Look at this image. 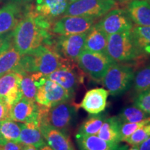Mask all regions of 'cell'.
I'll list each match as a JSON object with an SVG mask.
<instances>
[{
  "label": "cell",
  "instance_id": "obj_33",
  "mask_svg": "<svg viewBox=\"0 0 150 150\" xmlns=\"http://www.w3.org/2000/svg\"><path fill=\"white\" fill-rule=\"evenodd\" d=\"M135 105L143 111L150 114V89L139 93L135 99Z\"/></svg>",
  "mask_w": 150,
  "mask_h": 150
},
{
  "label": "cell",
  "instance_id": "obj_39",
  "mask_svg": "<svg viewBox=\"0 0 150 150\" xmlns=\"http://www.w3.org/2000/svg\"><path fill=\"white\" fill-rule=\"evenodd\" d=\"M1 121H0V129H1ZM7 142L8 141H7V140L2 136V135L1 134V131H0V146L5 145Z\"/></svg>",
  "mask_w": 150,
  "mask_h": 150
},
{
  "label": "cell",
  "instance_id": "obj_32",
  "mask_svg": "<svg viewBox=\"0 0 150 150\" xmlns=\"http://www.w3.org/2000/svg\"><path fill=\"white\" fill-rule=\"evenodd\" d=\"M149 122L150 116L149 117L143 120L138 122L122 123L120 127V142H124L133 133L138 130V129H140V127Z\"/></svg>",
  "mask_w": 150,
  "mask_h": 150
},
{
  "label": "cell",
  "instance_id": "obj_44",
  "mask_svg": "<svg viewBox=\"0 0 150 150\" xmlns=\"http://www.w3.org/2000/svg\"><path fill=\"white\" fill-rule=\"evenodd\" d=\"M146 1H148V2H149V3L150 4V0H146Z\"/></svg>",
  "mask_w": 150,
  "mask_h": 150
},
{
  "label": "cell",
  "instance_id": "obj_37",
  "mask_svg": "<svg viewBox=\"0 0 150 150\" xmlns=\"http://www.w3.org/2000/svg\"><path fill=\"white\" fill-rule=\"evenodd\" d=\"M33 0H1V1L4 4L6 3H16L20 5H24L25 4L30 3Z\"/></svg>",
  "mask_w": 150,
  "mask_h": 150
},
{
  "label": "cell",
  "instance_id": "obj_42",
  "mask_svg": "<svg viewBox=\"0 0 150 150\" xmlns=\"http://www.w3.org/2000/svg\"><path fill=\"white\" fill-rule=\"evenodd\" d=\"M128 150H139V146L138 145H133Z\"/></svg>",
  "mask_w": 150,
  "mask_h": 150
},
{
  "label": "cell",
  "instance_id": "obj_8",
  "mask_svg": "<svg viewBox=\"0 0 150 150\" xmlns=\"http://www.w3.org/2000/svg\"><path fill=\"white\" fill-rule=\"evenodd\" d=\"M116 4L115 0H76L68 3L64 16H83L97 20Z\"/></svg>",
  "mask_w": 150,
  "mask_h": 150
},
{
  "label": "cell",
  "instance_id": "obj_28",
  "mask_svg": "<svg viewBox=\"0 0 150 150\" xmlns=\"http://www.w3.org/2000/svg\"><path fill=\"white\" fill-rule=\"evenodd\" d=\"M1 134L7 141L20 142L21 126L20 122L13 121L11 120H6L1 121Z\"/></svg>",
  "mask_w": 150,
  "mask_h": 150
},
{
  "label": "cell",
  "instance_id": "obj_14",
  "mask_svg": "<svg viewBox=\"0 0 150 150\" xmlns=\"http://www.w3.org/2000/svg\"><path fill=\"white\" fill-rule=\"evenodd\" d=\"M38 104L22 97L11 106L9 120L20 123L35 122L38 125Z\"/></svg>",
  "mask_w": 150,
  "mask_h": 150
},
{
  "label": "cell",
  "instance_id": "obj_34",
  "mask_svg": "<svg viewBox=\"0 0 150 150\" xmlns=\"http://www.w3.org/2000/svg\"><path fill=\"white\" fill-rule=\"evenodd\" d=\"M13 45V31L0 35V55Z\"/></svg>",
  "mask_w": 150,
  "mask_h": 150
},
{
  "label": "cell",
  "instance_id": "obj_16",
  "mask_svg": "<svg viewBox=\"0 0 150 150\" xmlns=\"http://www.w3.org/2000/svg\"><path fill=\"white\" fill-rule=\"evenodd\" d=\"M108 92L102 88H93L86 92L80 106L91 115H97L106 107Z\"/></svg>",
  "mask_w": 150,
  "mask_h": 150
},
{
  "label": "cell",
  "instance_id": "obj_29",
  "mask_svg": "<svg viewBox=\"0 0 150 150\" xmlns=\"http://www.w3.org/2000/svg\"><path fill=\"white\" fill-rule=\"evenodd\" d=\"M149 116L150 114L147 113L136 106H134L124 108L117 117L122 123H133L143 120Z\"/></svg>",
  "mask_w": 150,
  "mask_h": 150
},
{
  "label": "cell",
  "instance_id": "obj_2",
  "mask_svg": "<svg viewBox=\"0 0 150 150\" xmlns=\"http://www.w3.org/2000/svg\"><path fill=\"white\" fill-rule=\"evenodd\" d=\"M66 61L51 46L42 45L22 56L18 72L22 75L32 73L47 75L57 70Z\"/></svg>",
  "mask_w": 150,
  "mask_h": 150
},
{
  "label": "cell",
  "instance_id": "obj_35",
  "mask_svg": "<svg viewBox=\"0 0 150 150\" xmlns=\"http://www.w3.org/2000/svg\"><path fill=\"white\" fill-rule=\"evenodd\" d=\"M10 110L11 106L4 100L0 98V121L9 120Z\"/></svg>",
  "mask_w": 150,
  "mask_h": 150
},
{
  "label": "cell",
  "instance_id": "obj_10",
  "mask_svg": "<svg viewBox=\"0 0 150 150\" xmlns=\"http://www.w3.org/2000/svg\"><path fill=\"white\" fill-rule=\"evenodd\" d=\"M132 21L127 11L123 8H114L108 11L95 24L106 35L129 31L134 27Z\"/></svg>",
  "mask_w": 150,
  "mask_h": 150
},
{
  "label": "cell",
  "instance_id": "obj_12",
  "mask_svg": "<svg viewBox=\"0 0 150 150\" xmlns=\"http://www.w3.org/2000/svg\"><path fill=\"white\" fill-rule=\"evenodd\" d=\"M71 63L66 61L51 74L45 75V77L56 82L73 96L74 92L83 81V77L79 71L76 70Z\"/></svg>",
  "mask_w": 150,
  "mask_h": 150
},
{
  "label": "cell",
  "instance_id": "obj_27",
  "mask_svg": "<svg viewBox=\"0 0 150 150\" xmlns=\"http://www.w3.org/2000/svg\"><path fill=\"white\" fill-rule=\"evenodd\" d=\"M105 119L106 118L104 115H93L88 118L81 125L77 134L97 135Z\"/></svg>",
  "mask_w": 150,
  "mask_h": 150
},
{
  "label": "cell",
  "instance_id": "obj_41",
  "mask_svg": "<svg viewBox=\"0 0 150 150\" xmlns=\"http://www.w3.org/2000/svg\"><path fill=\"white\" fill-rule=\"evenodd\" d=\"M38 150H53L52 149V148L50 147V146H49L48 145H47V144H45L44 145L41 146L40 147H39Z\"/></svg>",
  "mask_w": 150,
  "mask_h": 150
},
{
  "label": "cell",
  "instance_id": "obj_7",
  "mask_svg": "<svg viewBox=\"0 0 150 150\" xmlns=\"http://www.w3.org/2000/svg\"><path fill=\"white\" fill-rule=\"evenodd\" d=\"M72 95L62 86L39 74L37 79V92L35 101L38 105L52 107L59 103L68 101Z\"/></svg>",
  "mask_w": 150,
  "mask_h": 150
},
{
  "label": "cell",
  "instance_id": "obj_23",
  "mask_svg": "<svg viewBox=\"0 0 150 150\" xmlns=\"http://www.w3.org/2000/svg\"><path fill=\"white\" fill-rule=\"evenodd\" d=\"M122 122L117 116L104 120L97 136L110 143L118 144L120 140V131Z\"/></svg>",
  "mask_w": 150,
  "mask_h": 150
},
{
  "label": "cell",
  "instance_id": "obj_6",
  "mask_svg": "<svg viewBox=\"0 0 150 150\" xmlns=\"http://www.w3.org/2000/svg\"><path fill=\"white\" fill-rule=\"evenodd\" d=\"M76 62L81 70L96 81H102L108 68L114 63L107 54L86 50L81 53Z\"/></svg>",
  "mask_w": 150,
  "mask_h": 150
},
{
  "label": "cell",
  "instance_id": "obj_4",
  "mask_svg": "<svg viewBox=\"0 0 150 150\" xmlns=\"http://www.w3.org/2000/svg\"><path fill=\"white\" fill-rule=\"evenodd\" d=\"M106 54L115 63H126L142 57L135 44L131 30L108 35Z\"/></svg>",
  "mask_w": 150,
  "mask_h": 150
},
{
  "label": "cell",
  "instance_id": "obj_26",
  "mask_svg": "<svg viewBox=\"0 0 150 150\" xmlns=\"http://www.w3.org/2000/svg\"><path fill=\"white\" fill-rule=\"evenodd\" d=\"M38 73L23 74L20 88L22 93V97L29 100L35 102V95L37 92V79L39 76Z\"/></svg>",
  "mask_w": 150,
  "mask_h": 150
},
{
  "label": "cell",
  "instance_id": "obj_13",
  "mask_svg": "<svg viewBox=\"0 0 150 150\" xmlns=\"http://www.w3.org/2000/svg\"><path fill=\"white\" fill-rule=\"evenodd\" d=\"M23 75L11 72L0 77V98L11 106L22 97L20 82Z\"/></svg>",
  "mask_w": 150,
  "mask_h": 150
},
{
  "label": "cell",
  "instance_id": "obj_31",
  "mask_svg": "<svg viewBox=\"0 0 150 150\" xmlns=\"http://www.w3.org/2000/svg\"><path fill=\"white\" fill-rule=\"evenodd\" d=\"M150 137V122L144 125L135 132L124 142L129 145H139Z\"/></svg>",
  "mask_w": 150,
  "mask_h": 150
},
{
  "label": "cell",
  "instance_id": "obj_18",
  "mask_svg": "<svg viewBox=\"0 0 150 150\" xmlns=\"http://www.w3.org/2000/svg\"><path fill=\"white\" fill-rule=\"evenodd\" d=\"M43 138L53 150H74L73 145L65 133L46 125L39 126Z\"/></svg>",
  "mask_w": 150,
  "mask_h": 150
},
{
  "label": "cell",
  "instance_id": "obj_38",
  "mask_svg": "<svg viewBox=\"0 0 150 150\" xmlns=\"http://www.w3.org/2000/svg\"><path fill=\"white\" fill-rule=\"evenodd\" d=\"M138 146L139 150H150V137Z\"/></svg>",
  "mask_w": 150,
  "mask_h": 150
},
{
  "label": "cell",
  "instance_id": "obj_22",
  "mask_svg": "<svg viewBox=\"0 0 150 150\" xmlns=\"http://www.w3.org/2000/svg\"><path fill=\"white\" fill-rule=\"evenodd\" d=\"M108 35L94 24L87 32L84 50L106 54Z\"/></svg>",
  "mask_w": 150,
  "mask_h": 150
},
{
  "label": "cell",
  "instance_id": "obj_25",
  "mask_svg": "<svg viewBox=\"0 0 150 150\" xmlns=\"http://www.w3.org/2000/svg\"><path fill=\"white\" fill-rule=\"evenodd\" d=\"M138 52L142 57L150 56V27L136 26L131 30Z\"/></svg>",
  "mask_w": 150,
  "mask_h": 150
},
{
  "label": "cell",
  "instance_id": "obj_24",
  "mask_svg": "<svg viewBox=\"0 0 150 150\" xmlns=\"http://www.w3.org/2000/svg\"><path fill=\"white\" fill-rule=\"evenodd\" d=\"M22 55L13 45L0 55V77L11 72H18Z\"/></svg>",
  "mask_w": 150,
  "mask_h": 150
},
{
  "label": "cell",
  "instance_id": "obj_1",
  "mask_svg": "<svg viewBox=\"0 0 150 150\" xmlns=\"http://www.w3.org/2000/svg\"><path fill=\"white\" fill-rule=\"evenodd\" d=\"M51 22L33 11H25L13 30V45L22 56L42 45L51 46Z\"/></svg>",
  "mask_w": 150,
  "mask_h": 150
},
{
  "label": "cell",
  "instance_id": "obj_17",
  "mask_svg": "<svg viewBox=\"0 0 150 150\" xmlns=\"http://www.w3.org/2000/svg\"><path fill=\"white\" fill-rule=\"evenodd\" d=\"M24 13L22 5L18 4L6 3L0 8V35L12 31Z\"/></svg>",
  "mask_w": 150,
  "mask_h": 150
},
{
  "label": "cell",
  "instance_id": "obj_45",
  "mask_svg": "<svg viewBox=\"0 0 150 150\" xmlns=\"http://www.w3.org/2000/svg\"><path fill=\"white\" fill-rule=\"evenodd\" d=\"M115 1H116V0H115ZM117 1H118V0H117ZM119 1H125V0H119Z\"/></svg>",
  "mask_w": 150,
  "mask_h": 150
},
{
  "label": "cell",
  "instance_id": "obj_20",
  "mask_svg": "<svg viewBox=\"0 0 150 150\" xmlns=\"http://www.w3.org/2000/svg\"><path fill=\"white\" fill-rule=\"evenodd\" d=\"M76 142L80 150H122L118 144L110 143L97 135H76Z\"/></svg>",
  "mask_w": 150,
  "mask_h": 150
},
{
  "label": "cell",
  "instance_id": "obj_19",
  "mask_svg": "<svg viewBox=\"0 0 150 150\" xmlns=\"http://www.w3.org/2000/svg\"><path fill=\"white\" fill-rule=\"evenodd\" d=\"M126 11L133 23L136 26L150 27V4L146 0H132Z\"/></svg>",
  "mask_w": 150,
  "mask_h": 150
},
{
  "label": "cell",
  "instance_id": "obj_11",
  "mask_svg": "<svg viewBox=\"0 0 150 150\" xmlns=\"http://www.w3.org/2000/svg\"><path fill=\"white\" fill-rule=\"evenodd\" d=\"M87 32L80 34L59 35L56 38L54 50L63 59L76 62L81 53L84 50Z\"/></svg>",
  "mask_w": 150,
  "mask_h": 150
},
{
  "label": "cell",
  "instance_id": "obj_9",
  "mask_svg": "<svg viewBox=\"0 0 150 150\" xmlns=\"http://www.w3.org/2000/svg\"><path fill=\"white\" fill-rule=\"evenodd\" d=\"M96 20L88 17L64 16L56 20L51 31L59 35L80 34L88 32Z\"/></svg>",
  "mask_w": 150,
  "mask_h": 150
},
{
  "label": "cell",
  "instance_id": "obj_3",
  "mask_svg": "<svg viewBox=\"0 0 150 150\" xmlns=\"http://www.w3.org/2000/svg\"><path fill=\"white\" fill-rule=\"evenodd\" d=\"M77 114L74 105L65 101L52 107L38 105V125H46L65 133L72 126Z\"/></svg>",
  "mask_w": 150,
  "mask_h": 150
},
{
  "label": "cell",
  "instance_id": "obj_36",
  "mask_svg": "<svg viewBox=\"0 0 150 150\" xmlns=\"http://www.w3.org/2000/svg\"><path fill=\"white\" fill-rule=\"evenodd\" d=\"M23 144L21 142L8 141L5 145L0 146V150H22Z\"/></svg>",
  "mask_w": 150,
  "mask_h": 150
},
{
  "label": "cell",
  "instance_id": "obj_21",
  "mask_svg": "<svg viewBox=\"0 0 150 150\" xmlns=\"http://www.w3.org/2000/svg\"><path fill=\"white\" fill-rule=\"evenodd\" d=\"M21 132L20 142L24 145H31L37 149L46 144L39 125L35 122L20 123Z\"/></svg>",
  "mask_w": 150,
  "mask_h": 150
},
{
  "label": "cell",
  "instance_id": "obj_15",
  "mask_svg": "<svg viewBox=\"0 0 150 150\" xmlns=\"http://www.w3.org/2000/svg\"><path fill=\"white\" fill-rule=\"evenodd\" d=\"M67 4V0H35L33 11L38 16L52 22L64 16Z\"/></svg>",
  "mask_w": 150,
  "mask_h": 150
},
{
  "label": "cell",
  "instance_id": "obj_30",
  "mask_svg": "<svg viewBox=\"0 0 150 150\" xmlns=\"http://www.w3.org/2000/svg\"><path fill=\"white\" fill-rule=\"evenodd\" d=\"M133 83L134 90L138 93L150 89V65L140 69L134 74Z\"/></svg>",
  "mask_w": 150,
  "mask_h": 150
},
{
  "label": "cell",
  "instance_id": "obj_40",
  "mask_svg": "<svg viewBox=\"0 0 150 150\" xmlns=\"http://www.w3.org/2000/svg\"><path fill=\"white\" fill-rule=\"evenodd\" d=\"M22 150H38V149L33 145H24L23 144V148H22Z\"/></svg>",
  "mask_w": 150,
  "mask_h": 150
},
{
  "label": "cell",
  "instance_id": "obj_5",
  "mask_svg": "<svg viewBox=\"0 0 150 150\" xmlns=\"http://www.w3.org/2000/svg\"><path fill=\"white\" fill-rule=\"evenodd\" d=\"M134 71L130 65L112 63L102 79L103 86L112 96H119L130 88L134 81Z\"/></svg>",
  "mask_w": 150,
  "mask_h": 150
},
{
  "label": "cell",
  "instance_id": "obj_43",
  "mask_svg": "<svg viewBox=\"0 0 150 150\" xmlns=\"http://www.w3.org/2000/svg\"><path fill=\"white\" fill-rule=\"evenodd\" d=\"M67 1H68V3H70V2H72V1H76V0H67Z\"/></svg>",
  "mask_w": 150,
  "mask_h": 150
}]
</instances>
